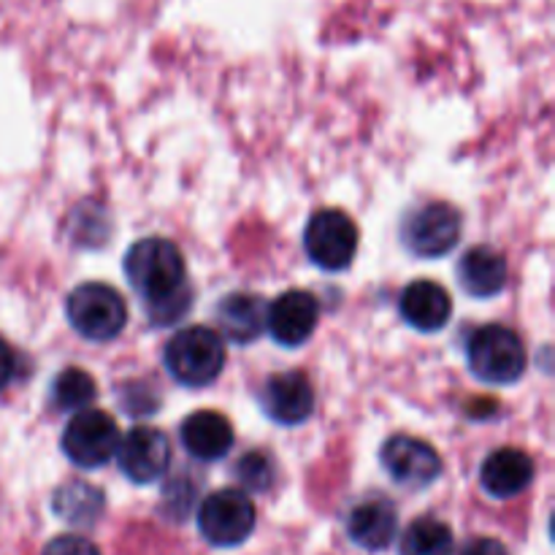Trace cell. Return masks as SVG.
Instances as JSON below:
<instances>
[{"mask_svg":"<svg viewBox=\"0 0 555 555\" xmlns=\"http://www.w3.org/2000/svg\"><path fill=\"white\" fill-rule=\"evenodd\" d=\"M125 276L155 325H173L193 304L182 253L163 236H146L128 249Z\"/></svg>","mask_w":555,"mask_h":555,"instance_id":"cell-1","label":"cell"},{"mask_svg":"<svg viewBox=\"0 0 555 555\" xmlns=\"http://www.w3.org/2000/svg\"><path fill=\"white\" fill-rule=\"evenodd\" d=\"M163 363L184 388H206L225 369V339L215 328L190 325L168 339Z\"/></svg>","mask_w":555,"mask_h":555,"instance_id":"cell-2","label":"cell"},{"mask_svg":"<svg viewBox=\"0 0 555 555\" xmlns=\"http://www.w3.org/2000/svg\"><path fill=\"white\" fill-rule=\"evenodd\" d=\"M469 372L486 385H515L526 374L529 352L524 339L507 325H482L466 341Z\"/></svg>","mask_w":555,"mask_h":555,"instance_id":"cell-3","label":"cell"},{"mask_svg":"<svg viewBox=\"0 0 555 555\" xmlns=\"http://www.w3.org/2000/svg\"><path fill=\"white\" fill-rule=\"evenodd\" d=\"M65 314L70 328L87 341H112L128 325L125 298L103 282H85L74 287L65 301Z\"/></svg>","mask_w":555,"mask_h":555,"instance_id":"cell-4","label":"cell"},{"mask_svg":"<svg viewBox=\"0 0 555 555\" xmlns=\"http://www.w3.org/2000/svg\"><path fill=\"white\" fill-rule=\"evenodd\" d=\"M255 513L253 499L236 488H220L201 502L198 531L211 547H238L253 537Z\"/></svg>","mask_w":555,"mask_h":555,"instance_id":"cell-5","label":"cell"},{"mask_svg":"<svg viewBox=\"0 0 555 555\" xmlns=\"http://www.w3.org/2000/svg\"><path fill=\"white\" fill-rule=\"evenodd\" d=\"M358 225L347 211L320 209L304 231V249L309 260L323 271H345L358 253Z\"/></svg>","mask_w":555,"mask_h":555,"instance_id":"cell-6","label":"cell"},{"mask_svg":"<svg viewBox=\"0 0 555 555\" xmlns=\"http://www.w3.org/2000/svg\"><path fill=\"white\" fill-rule=\"evenodd\" d=\"M461 231H464L461 211L444 201H431L406 215L401 238L417 258H442L459 247Z\"/></svg>","mask_w":555,"mask_h":555,"instance_id":"cell-7","label":"cell"},{"mask_svg":"<svg viewBox=\"0 0 555 555\" xmlns=\"http://www.w3.org/2000/svg\"><path fill=\"white\" fill-rule=\"evenodd\" d=\"M63 453L79 469H101L114 459L119 444V428L108 412L79 410L65 426Z\"/></svg>","mask_w":555,"mask_h":555,"instance_id":"cell-8","label":"cell"},{"mask_svg":"<svg viewBox=\"0 0 555 555\" xmlns=\"http://www.w3.org/2000/svg\"><path fill=\"white\" fill-rule=\"evenodd\" d=\"M379 461L390 480L410 491L428 488L442 475V455L434 450V444L410 437V434H393L379 450Z\"/></svg>","mask_w":555,"mask_h":555,"instance_id":"cell-9","label":"cell"},{"mask_svg":"<svg viewBox=\"0 0 555 555\" xmlns=\"http://www.w3.org/2000/svg\"><path fill=\"white\" fill-rule=\"evenodd\" d=\"M119 472L135 486H150L157 482L168 472L171 464V442L163 431L150 426L130 428L117 444Z\"/></svg>","mask_w":555,"mask_h":555,"instance_id":"cell-10","label":"cell"},{"mask_svg":"<svg viewBox=\"0 0 555 555\" xmlns=\"http://www.w3.org/2000/svg\"><path fill=\"white\" fill-rule=\"evenodd\" d=\"M258 401L280 426H301L314 412V388L304 372H280L266 377Z\"/></svg>","mask_w":555,"mask_h":555,"instance_id":"cell-11","label":"cell"},{"mask_svg":"<svg viewBox=\"0 0 555 555\" xmlns=\"http://www.w3.org/2000/svg\"><path fill=\"white\" fill-rule=\"evenodd\" d=\"M320 304L309 291H285L266 307V331L282 347H301L314 334Z\"/></svg>","mask_w":555,"mask_h":555,"instance_id":"cell-12","label":"cell"},{"mask_svg":"<svg viewBox=\"0 0 555 555\" xmlns=\"http://www.w3.org/2000/svg\"><path fill=\"white\" fill-rule=\"evenodd\" d=\"M347 534L358 547L369 553L388 551L399 534V513L390 499H366L356 504L347 518Z\"/></svg>","mask_w":555,"mask_h":555,"instance_id":"cell-13","label":"cell"},{"mask_svg":"<svg viewBox=\"0 0 555 555\" xmlns=\"http://www.w3.org/2000/svg\"><path fill=\"white\" fill-rule=\"evenodd\" d=\"M399 312L412 328L423 331V334H434V331H442L450 323L453 298L439 282L415 280L401 293Z\"/></svg>","mask_w":555,"mask_h":555,"instance_id":"cell-14","label":"cell"},{"mask_svg":"<svg viewBox=\"0 0 555 555\" xmlns=\"http://www.w3.org/2000/svg\"><path fill=\"white\" fill-rule=\"evenodd\" d=\"M534 480V461L518 448H499L482 461V491L493 499H513L524 493Z\"/></svg>","mask_w":555,"mask_h":555,"instance_id":"cell-15","label":"cell"},{"mask_svg":"<svg viewBox=\"0 0 555 555\" xmlns=\"http://www.w3.org/2000/svg\"><path fill=\"white\" fill-rule=\"evenodd\" d=\"M179 439H182V448L193 459L211 464V461H220L231 453L233 426L222 412L201 410L184 417L182 428H179Z\"/></svg>","mask_w":555,"mask_h":555,"instance_id":"cell-16","label":"cell"},{"mask_svg":"<svg viewBox=\"0 0 555 555\" xmlns=\"http://www.w3.org/2000/svg\"><path fill=\"white\" fill-rule=\"evenodd\" d=\"M217 325L222 336L231 345H253L266 331V304L253 293H231L217 307Z\"/></svg>","mask_w":555,"mask_h":555,"instance_id":"cell-17","label":"cell"},{"mask_svg":"<svg viewBox=\"0 0 555 555\" xmlns=\"http://www.w3.org/2000/svg\"><path fill=\"white\" fill-rule=\"evenodd\" d=\"M507 260L499 249L477 244L459 260V282L472 298H493L507 287Z\"/></svg>","mask_w":555,"mask_h":555,"instance_id":"cell-18","label":"cell"},{"mask_svg":"<svg viewBox=\"0 0 555 555\" xmlns=\"http://www.w3.org/2000/svg\"><path fill=\"white\" fill-rule=\"evenodd\" d=\"M54 513L74 526H92L103 513V491L90 482H65L54 493Z\"/></svg>","mask_w":555,"mask_h":555,"instance_id":"cell-19","label":"cell"},{"mask_svg":"<svg viewBox=\"0 0 555 555\" xmlns=\"http://www.w3.org/2000/svg\"><path fill=\"white\" fill-rule=\"evenodd\" d=\"M453 531L444 520L417 518L406 526L404 537H401L399 555H453Z\"/></svg>","mask_w":555,"mask_h":555,"instance_id":"cell-20","label":"cell"},{"mask_svg":"<svg viewBox=\"0 0 555 555\" xmlns=\"http://www.w3.org/2000/svg\"><path fill=\"white\" fill-rule=\"evenodd\" d=\"M95 379L85 369L68 366L60 374H54L49 385V401L57 412H79L95 401Z\"/></svg>","mask_w":555,"mask_h":555,"instance_id":"cell-21","label":"cell"},{"mask_svg":"<svg viewBox=\"0 0 555 555\" xmlns=\"http://www.w3.org/2000/svg\"><path fill=\"white\" fill-rule=\"evenodd\" d=\"M236 480L242 482L247 491L266 493L274 486V461H271L263 450L244 453L236 464Z\"/></svg>","mask_w":555,"mask_h":555,"instance_id":"cell-22","label":"cell"},{"mask_svg":"<svg viewBox=\"0 0 555 555\" xmlns=\"http://www.w3.org/2000/svg\"><path fill=\"white\" fill-rule=\"evenodd\" d=\"M43 555H101V551H98L87 537L63 534L54 537V540L43 547Z\"/></svg>","mask_w":555,"mask_h":555,"instance_id":"cell-23","label":"cell"},{"mask_svg":"<svg viewBox=\"0 0 555 555\" xmlns=\"http://www.w3.org/2000/svg\"><path fill=\"white\" fill-rule=\"evenodd\" d=\"M459 555H509V553L499 540H491V537H477V540L466 542Z\"/></svg>","mask_w":555,"mask_h":555,"instance_id":"cell-24","label":"cell"},{"mask_svg":"<svg viewBox=\"0 0 555 555\" xmlns=\"http://www.w3.org/2000/svg\"><path fill=\"white\" fill-rule=\"evenodd\" d=\"M14 372H16V356L9 347V341L0 336V390L14 379Z\"/></svg>","mask_w":555,"mask_h":555,"instance_id":"cell-25","label":"cell"}]
</instances>
